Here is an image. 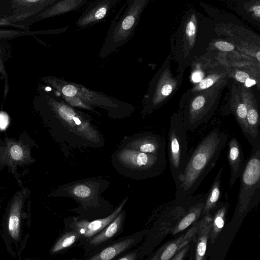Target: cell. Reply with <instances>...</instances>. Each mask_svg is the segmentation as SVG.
<instances>
[{
  "label": "cell",
  "instance_id": "6da1fadb",
  "mask_svg": "<svg viewBox=\"0 0 260 260\" xmlns=\"http://www.w3.org/2000/svg\"><path fill=\"white\" fill-rule=\"evenodd\" d=\"M227 140L225 132L214 128L187 155L183 171L175 183V200H183L192 196L216 165Z\"/></svg>",
  "mask_w": 260,
  "mask_h": 260
},
{
  "label": "cell",
  "instance_id": "7a4b0ae2",
  "mask_svg": "<svg viewBox=\"0 0 260 260\" xmlns=\"http://www.w3.org/2000/svg\"><path fill=\"white\" fill-rule=\"evenodd\" d=\"M106 181L98 179L77 181L66 184L60 189L61 196L74 199L79 206L73 209L80 218L93 220L110 215L114 210L112 205L100 195L104 190Z\"/></svg>",
  "mask_w": 260,
  "mask_h": 260
},
{
  "label": "cell",
  "instance_id": "3957f363",
  "mask_svg": "<svg viewBox=\"0 0 260 260\" xmlns=\"http://www.w3.org/2000/svg\"><path fill=\"white\" fill-rule=\"evenodd\" d=\"M115 169L123 175L137 180L156 177L167 168L166 157L158 156L121 147L112 157Z\"/></svg>",
  "mask_w": 260,
  "mask_h": 260
},
{
  "label": "cell",
  "instance_id": "277c9868",
  "mask_svg": "<svg viewBox=\"0 0 260 260\" xmlns=\"http://www.w3.org/2000/svg\"><path fill=\"white\" fill-rule=\"evenodd\" d=\"M193 196L183 200H174L161 206L151 218L156 217L148 233L140 245L139 260H143L152 253L164 238L170 234L179 220L185 213L190 204Z\"/></svg>",
  "mask_w": 260,
  "mask_h": 260
},
{
  "label": "cell",
  "instance_id": "5b68a950",
  "mask_svg": "<svg viewBox=\"0 0 260 260\" xmlns=\"http://www.w3.org/2000/svg\"><path fill=\"white\" fill-rule=\"evenodd\" d=\"M241 183L233 223H240L260 200V146L252 147L240 177Z\"/></svg>",
  "mask_w": 260,
  "mask_h": 260
},
{
  "label": "cell",
  "instance_id": "8992f818",
  "mask_svg": "<svg viewBox=\"0 0 260 260\" xmlns=\"http://www.w3.org/2000/svg\"><path fill=\"white\" fill-rule=\"evenodd\" d=\"M186 131L180 116L172 118L168 133V155L175 183L183 171L188 155Z\"/></svg>",
  "mask_w": 260,
  "mask_h": 260
},
{
  "label": "cell",
  "instance_id": "52a82bcc",
  "mask_svg": "<svg viewBox=\"0 0 260 260\" xmlns=\"http://www.w3.org/2000/svg\"><path fill=\"white\" fill-rule=\"evenodd\" d=\"M141 2L131 1L121 16L109 31L107 39L101 52V56H106L113 52L119 46L128 41L132 36L137 21L144 5Z\"/></svg>",
  "mask_w": 260,
  "mask_h": 260
},
{
  "label": "cell",
  "instance_id": "ba28073f",
  "mask_svg": "<svg viewBox=\"0 0 260 260\" xmlns=\"http://www.w3.org/2000/svg\"><path fill=\"white\" fill-rule=\"evenodd\" d=\"M125 217L126 211L123 209L100 232L82 243L79 246L84 252L83 259L93 255L114 241L123 232Z\"/></svg>",
  "mask_w": 260,
  "mask_h": 260
},
{
  "label": "cell",
  "instance_id": "9c48e42d",
  "mask_svg": "<svg viewBox=\"0 0 260 260\" xmlns=\"http://www.w3.org/2000/svg\"><path fill=\"white\" fill-rule=\"evenodd\" d=\"M128 198L124 199L109 216L93 220H85L77 216L69 217L64 219V227L77 231L81 237L77 246L93 237L108 225L124 209Z\"/></svg>",
  "mask_w": 260,
  "mask_h": 260
},
{
  "label": "cell",
  "instance_id": "30bf717a",
  "mask_svg": "<svg viewBox=\"0 0 260 260\" xmlns=\"http://www.w3.org/2000/svg\"><path fill=\"white\" fill-rule=\"evenodd\" d=\"M148 231V228H145L133 234L116 239L96 253L81 260H114L138 246L145 239Z\"/></svg>",
  "mask_w": 260,
  "mask_h": 260
},
{
  "label": "cell",
  "instance_id": "8fae6325",
  "mask_svg": "<svg viewBox=\"0 0 260 260\" xmlns=\"http://www.w3.org/2000/svg\"><path fill=\"white\" fill-rule=\"evenodd\" d=\"M201 220L175 238L155 249L143 260H170L185 244L191 242L198 232Z\"/></svg>",
  "mask_w": 260,
  "mask_h": 260
},
{
  "label": "cell",
  "instance_id": "7c38bea8",
  "mask_svg": "<svg viewBox=\"0 0 260 260\" xmlns=\"http://www.w3.org/2000/svg\"><path fill=\"white\" fill-rule=\"evenodd\" d=\"M122 147L158 156L166 157V141L160 135L152 132L139 134L125 139Z\"/></svg>",
  "mask_w": 260,
  "mask_h": 260
},
{
  "label": "cell",
  "instance_id": "4fadbf2b",
  "mask_svg": "<svg viewBox=\"0 0 260 260\" xmlns=\"http://www.w3.org/2000/svg\"><path fill=\"white\" fill-rule=\"evenodd\" d=\"M60 90L64 96L77 98L91 108V106H103L105 108L106 107L119 108V105L113 103L112 101H109L107 97L96 93L79 85L65 81Z\"/></svg>",
  "mask_w": 260,
  "mask_h": 260
},
{
  "label": "cell",
  "instance_id": "5bb4252c",
  "mask_svg": "<svg viewBox=\"0 0 260 260\" xmlns=\"http://www.w3.org/2000/svg\"><path fill=\"white\" fill-rule=\"evenodd\" d=\"M207 193L193 196L187 210L179 220L170 234L176 236L197 222L202 213Z\"/></svg>",
  "mask_w": 260,
  "mask_h": 260
},
{
  "label": "cell",
  "instance_id": "9a60e30c",
  "mask_svg": "<svg viewBox=\"0 0 260 260\" xmlns=\"http://www.w3.org/2000/svg\"><path fill=\"white\" fill-rule=\"evenodd\" d=\"M116 2V0H104L90 5L77 21V27L85 28L102 20L107 16Z\"/></svg>",
  "mask_w": 260,
  "mask_h": 260
},
{
  "label": "cell",
  "instance_id": "2e32d148",
  "mask_svg": "<svg viewBox=\"0 0 260 260\" xmlns=\"http://www.w3.org/2000/svg\"><path fill=\"white\" fill-rule=\"evenodd\" d=\"M227 159L231 170L229 185L231 188L241 177L245 166L243 152L236 137H233L229 142Z\"/></svg>",
  "mask_w": 260,
  "mask_h": 260
},
{
  "label": "cell",
  "instance_id": "e0dca14e",
  "mask_svg": "<svg viewBox=\"0 0 260 260\" xmlns=\"http://www.w3.org/2000/svg\"><path fill=\"white\" fill-rule=\"evenodd\" d=\"M198 233L191 242L193 260H207L206 250L212 221V212L203 216Z\"/></svg>",
  "mask_w": 260,
  "mask_h": 260
},
{
  "label": "cell",
  "instance_id": "ac0fdd59",
  "mask_svg": "<svg viewBox=\"0 0 260 260\" xmlns=\"http://www.w3.org/2000/svg\"><path fill=\"white\" fill-rule=\"evenodd\" d=\"M27 192L24 189L17 192L13 197L8 217V231L10 237L17 241L20 234V214Z\"/></svg>",
  "mask_w": 260,
  "mask_h": 260
},
{
  "label": "cell",
  "instance_id": "d6986e66",
  "mask_svg": "<svg viewBox=\"0 0 260 260\" xmlns=\"http://www.w3.org/2000/svg\"><path fill=\"white\" fill-rule=\"evenodd\" d=\"M229 204L226 202H220L212 212V221L208 240L214 244L225 223V217Z\"/></svg>",
  "mask_w": 260,
  "mask_h": 260
},
{
  "label": "cell",
  "instance_id": "ffe728a7",
  "mask_svg": "<svg viewBox=\"0 0 260 260\" xmlns=\"http://www.w3.org/2000/svg\"><path fill=\"white\" fill-rule=\"evenodd\" d=\"M5 157L12 165H23L31 159L26 146L13 140L6 141Z\"/></svg>",
  "mask_w": 260,
  "mask_h": 260
},
{
  "label": "cell",
  "instance_id": "44dd1931",
  "mask_svg": "<svg viewBox=\"0 0 260 260\" xmlns=\"http://www.w3.org/2000/svg\"><path fill=\"white\" fill-rule=\"evenodd\" d=\"M80 239L81 237L77 231L64 227L63 231L52 246L50 252L53 254L64 252L75 245L77 246Z\"/></svg>",
  "mask_w": 260,
  "mask_h": 260
},
{
  "label": "cell",
  "instance_id": "7402d4cb",
  "mask_svg": "<svg viewBox=\"0 0 260 260\" xmlns=\"http://www.w3.org/2000/svg\"><path fill=\"white\" fill-rule=\"evenodd\" d=\"M222 172L223 168L221 167L216 175L207 193L202 213L203 216L211 212L219 202L221 195V177Z\"/></svg>",
  "mask_w": 260,
  "mask_h": 260
},
{
  "label": "cell",
  "instance_id": "603a6c76",
  "mask_svg": "<svg viewBox=\"0 0 260 260\" xmlns=\"http://www.w3.org/2000/svg\"><path fill=\"white\" fill-rule=\"evenodd\" d=\"M140 245L128 251L114 260H139Z\"/></svg>",
  "mask_w": 260,
  "mask_h": 260
},
{
  "label": "cell",
  "instance_id": "cb8c5ba5",
  "mask_svg": "<svg viewBox=\"0 0 260 260\" xmlns=\"http://www.w3.org/2000/svg\"><path fill=\"white\" fill-rule=\"evenodd\" d=\"M64 98L65 99V101L72 106L87 109L88 110L92 111L94 112H96L93 108L87 106L77 98H69L66 96H64Z\"/></svg>",
  "mask_w": 260,
  "mask_h": 260
},
{
  "label": "cell",
  "instance_id": "d4e9b609",
  "mask_svg": "<svg viewBox=\"0 0 260 260\" xmlns=\"http://www.w3.org/2000/svg\"><path fill=\"white\" fill-rule=\"evenodd\" d=\"M191 242L183 246L170 260H184L187 255L189 253Z\"/></svg>",
  "mask_w": 260,
  "mask_h": 260
},
{
  "label": "cell",
  "instance_id": "484cf974",
  "mask_svg": "<svg viewBox=\"0 0 260 260\" xmlns=\"http://www.w3.org/2000/svg\"><path fill=\"white\" fill-rule=\"evenodd\" d=\"M215 46L221 51H230L234 49V46L228 42L218 41L215 43Z\"/></svg>",
  "mask_w": 260,
  "mask_h": 260
},
{
  "label": "cell",
  "instance_id": "4316f807",
  "mask_svg": "<svg viewBox=\"0 0 260 260\" xmlns=\"http://www.w3.org/2000/svg\"><path fill=\"white\" fill-rule=\"evenodd\" d=\"M8 115L4 112H0V130H5L9 125Z\"/></svg>",
  "mask_w": 260,
  "mask_h": 260
},
{
  "label": "cell",
  "instance_id": "83f0119b",
  "mask_svg": "<svg viewBox=\"0 0 260 260\" xmlns=\"http://www.w3.org/2000/svg\"><path fill=\"white\" fill-rule=\"evenodd\" d=\"M196 26L193 21L188 22L186 27V32L189 37H193L195 34Z\"/></svg>",
  "mask_w": 260,
  "mask_h": 260
},
{
  "label": "cell",
  "instance_id": "f1b7e54d",
  "mask_svg": "<svg viewBox=\"0 0 260 260\" xmlns=\"http://www.w3.org/2000/svg\"><path fill=\"white\" fill-rule=\"evenodd\" d=\"M214 83V80L211 78H207L202 80L200 84L199 87L200 89H206L211 86Z\"/></svg>",
  "mask_w": 260,
  "mask_h": 260
},
{
  "label": "cell",
  "instance_id": "f546056e",
  "mask_svg": "<svg viewBox=\"0 0 260 260\" xmlns=\"http://www.w3.org/2000/svg\"><path fill=\"white\" fill-rule=\"evenodd\" d=\"M235 78L238 81L244 83L247 79L249 78V76L244 72L239 71L235 74Z\"/></svg>",
  "mask_w": 260,
  "mask_h": 260
},
{
  "label": "cell",
  "instance_id": "4dcf8cb0",
  "mask_svg": "<svg viewBox=\"0 0 260 260\" xmlns=\"http://www.w3.org/2000/svg\"><path fill=\"white\" fill-rule=\"evenodd\" d=\"M172 91V87L170 84L164 85L161 88V93L164 96H167L170 94Z\"/></svg>",
  "mask_w": 260,
  "mask_h": 260
},
{
  "label": "cell",
  "instance_id": "1f68e13d",
  "mask_svg": "<svg viewBox=\"0 0 260 260\" xmlns=\"http://www.w3.org/2000/svg\"><path fill=\"white\" fill-rule=\"evenodd\" d=\"M203 75L201 72H196L192 75V80L195 82H201L202 80Z\"/></svg>",
  "mask_w": 260,
  "mask_h": 260
},
{
  "label": "cell",
  "instance_id": "d6a6232c",
  "mask_svg": "<svg viewBox=\"0 0 260 260\" xmlns=\"http://www.w3.org/2000/svg\"><path fill=\"white\" fill-rule=\"evenodd\" d=\"M244 83L246 86L249 87L255 85L256 84V81L253 79L249 78L245 81Z\"/></svg>",
  "mask_w": 260,
  "mask_h": 260
},
{
  "label": "cell",
  "instance_id": "836d02e7",
  "mask_svg": "<svg viewBox=\"0 0 260 260\" xmlns=\"http://www.w3.org/2000/svg\"><path fill=\"white\" fill-rule=\"evenodd\" d=\"M254 14L258 17L260 16V7L259 5L255 6L253 9Z\"/></svg>",
  "mask_w": 260,
  "mask_h": 260
},
{
  "label": "cell",
  "instance_id": "e575fe53",
  "mask_svg": "<svg viewBox=\"0 0 260 260\" xmlns=\"http://www.w3.org/2000/svg\"><path fill=\"white\" fill-rule=\"evenodd\" d=\"M188 260H193V252L191 247H190L189 255Z\"/></svg>",
  "mask_w": 260,
  "mask_h": 260
},
{
  "label": "cell",
  "instance_id": "d590c367",
  "mask_svg": "<svg viewBox=\"0 0 260 260\" xmlns=\"http://www.w3.org/2000/svg\"><path fill=\"white\" fill-rule=\"evenodd\" d=\"M259 54H260L259 51H258V52L256 53V58H257V60H258V61H260V57H259L260 56H259Z\"/></svg>",
  "mask_w": 260,
  "mask_h": 260
},
{
  "label": "cell",
  "instance_id": "8d00e7d4",
  "mask_svg": "<svg viewBox=\"0 0 260 260\" xmlns=\"http://www.w3.org/2000/svg\"><path fill=\"white\" fill-rule=\"evenodd\" d=\"M27 2H28L33 3V2H36L38 1H37H37H34V0L30 1V0H27Z\"/></svg>",
  "mask_w": 260,
  "mask_h": 260
},
{
  "label": "cell",
  "instance_id": "74e56055",
  "mask_svg": "<svg viewBox=\"0 0 260 260\" xmlns=\"http://www.w3.org/2000/svg\"><path fill=\"white\" fill-rule=\"evenodd\" d=\"M46 90L48 91V90H51V88L50 87H46Z\"/></svg>",
  "mask_w": 260,
  "mask_h": 260
},
{
  "label": "cell",
  "instance_id": "f35d334b",
  "mask_svg": "<svg viewBox=\"0 0 260 260\" xmlns=\"http://www.w3.org/2000/svg\"><path fill=\"white\" fill-rule=\"evenodd\" d=\"M75 258H73V259H66V260H75Z\"/></svg>",
  "mask_w": 260,
  "mask_h": 260
},
{
  "label": "cell",
  "instance_id": "ab89813d",
  "mask_svg": "<svg viewBox=\"0 0 260 260\" xmlns=\"http://www.w3.org/2000/svg\"><path fill=\"white\" fill-rule=\"evenodd\" d=\"M75 260H80V259H76V258H75Z\"/></svg>",
  "mask_w": 260,
  "mask_h": 260
}]
</instances>
